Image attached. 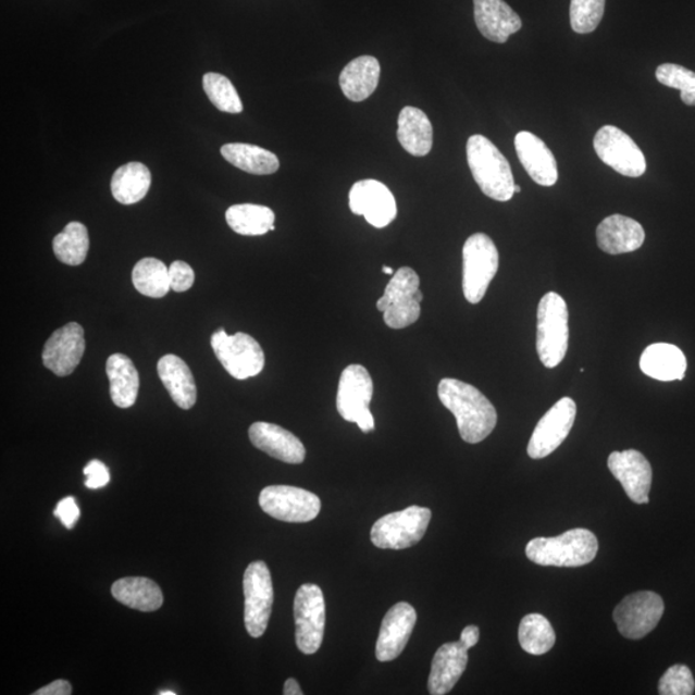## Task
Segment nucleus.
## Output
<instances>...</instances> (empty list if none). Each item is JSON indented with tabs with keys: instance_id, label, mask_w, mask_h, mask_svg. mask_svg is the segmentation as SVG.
I'll return each mask as SVG.
<instances>
[{
	"instance_id": "nucleus-41",
	"label": "nucleus",
	"mask_w": 695,
	"mask_h": 695,
	"mask_svg": "<svg viewBox=\"0 0 695 695\" xmlns=\"http://www.w3.org/2000/svg\"><path fill=\"white\" fill-rule=\"evenodd\" d=\"M172 290L184 293L191 289L195 283V272L186 262L175 261L170 266Z\"/></svg>"
},
{
	"instance_id": "nucleus-2",
	"label": "nucleus",
	"mask_w": 695,
	"mask_h": 695,
	"mask_svg": "<svg viewBox=\"0 0 695 695\" xmlns=\"http://www.w3.org/2000/svg\"><path fill=\"white\" fill-rule=\"evenodd\" d=\"M470 172L481 191L496 201L507 202L516 194L514 175L507 158L481 135L472 136L467 144Z\"/></svg>"
},
{
	"instance_id": "nucleus-28",
	"label": "nucleus",
	"mask_w": 695,
	"mask_h": 695,
	"mask_svg": "<svg viewBox=\"0 0 695 695\" xmlns=\"http://www.w3.org/2000/svg\"><path fill=\"white\" fill-rule=\"evenodd\" d=\"M397 137L412 157L423 158L433 147V126L424 111L407 107L398 116Z\"/></svg>"
},
{
	"instance_id": "nucleus-5",
	"label": "nucleus",
	"mask_w": 695,
	"mask_h": 695,
	"mask_svg": "<svg viewBox=\"0 0 695 695\" xmlns=\"http://www.w3.org/2000/svg\"><path fill=\"white\" fill-rule=\"evenodd\" d=\"M423 293L420 278L410 266H402L393 275L385 287L384 295L377 300V311L383 312L385 325L401 330L409 327L420 319Z\"/></svg>"
},
{
	"instance_id": "nucleus-13",
	"label": "nucleus",
	"mask_w": 695,
	"mask_h": 695,
	"mask_svg": "<svg viewBox=\"0 0 695 695\" xmlns=\"http://www.w3.org/2000/svg\"><path fill=\"white\" fill-rule=\"evenodd\" d=\"M594 149L604 164L624 177L638 178L647 171V160L634 139L613 125L596 133Z\"/></svg>"
},
{
	"instance_id": "nucleus-40",
	"label": "nucleus",
	"mask_w": 695,
	"mask_h": 695,
	"mask_svg": "<svg viewBox=\"0 0 695 695\" xmlns=\"http://www.w3.org/2000/svg\"><path fill=\"white\" fill-rule=\"evenodd\" d=\"M695 691V680L690 667L675 665L663 673L658 684L661 695H692Z\"/></svg>"
},
{
	"instance_id": "nucleus-31",
	"label": "nucleus",
	"mask_w": 695,
	"mask_h": 695,
	"mask_svg": "<svg viewBox=\"0 0 695 695\" xmlns=\"http://www.w3.org/2000/svg\"><path fill=\"white\" fill-rule=\"evenodd\" d=\"M151 187V172L142 163L132 161L115 171L111 178V193L123 206H133L146 198Z\"/></svg>"
},
{
	"instance_id": "nucleus-14",
	"label": "nucleus",
	"mask_w": 695,
	"mask_h": 695,
	"mask_svg": "<svg viewBox=\"0 0 695 695\" xmlns=\"http://www.w3.org/2000/svg\"><path fill=\"white\" fill-rule=\"evenodd\" d=\"M259 505L266 514L287 523H307L318 518L321 500L318 495L291 486L265 487Z\"/></svg>"
},
{
	"instance_id": "nucleus-9",
	"label": "nucleus",
	"mask_w": 695,
	"mask_h": 695,
	"mask_svg": "<svg viewBox=\"0 0 695 695\" xmlns=\"http://www.w3.org/2000/svg\"><path fill=\"white\" fill-rule=\"evenodd\" d=\"M374 383L368 369L361 364H349L342 372L336 409L344 420L356 423L363 433L375 430V420L369 409Z\"/></svg>"
},
{
	"instance_id": "nucleus-25",
	"label": "nucleus",
	"mask_w": 695,
	"mask_h": 695,
	"mask_svg": "<svg viewBox=\"0 0 695 695\" xmlns=\"http://www.w3.org/2000/svg\"><path fill=\"white\" fill-rule=\"evenodd\" d=\"M158 374L175 405L182 410H189L198 399V388L191 369L174 355H166L158 362Z\"/></svg>"
},
{
	"instance_id": "nucleus-48",
	"label": "nucleus",
	"mask_w": 695,
	"mask_h": 695,
	"mask_svg": "<svg viewBox=\"0 0 695 695\" xmlns=\"http://www.w3.org/2000/svg\"><path fill=\"white\" fill-rule=\"evenodd\" d=\"M159 694L160 695H175V693L172 692V691H166V692L163 691V692H159Z\"/></svg>"
},
{
	"instance_id": "nucleus-24",
	"label": "nucleus",
	"mask_w": 695,
	"mask_h": 695,
	"mask_svg": "<svg viewBox=\"0 0 695 695\" xmlns=\"http://www.w3.org/2000/svg\"><path fill=\"white\" fill-rule=\"evenodd\" d=\"M469 649L461 642L446 643L435 651L427 690L432 695L451 692L467 670Z\"/></svg>"
},
{
	"instance_id": "nucleus-20",
	"label": "nucleus",
	"mask_w": 695,
	"mask_h": 695,
	"mask_svg": "<svg viewBox=\"0 0 695 695\" xmlns=\"http://www.w3.org/2000/svg\"><path fill=\"white\" fill-rule=\"evenodd\" d=\"M516 150L524 170L537 185L551 187L557 184V160L543 139L531 132H519Z\"/></svg>"
},
{
	"instance_id": "nucleus-34",
	"label": "nucleus",
	"mask_w": 695,
	"mask_h": 695,
	"mask_svg": "<svg viewBox=\"0 0 695 695\" xmlns=\"http://www.w3.org/2000/svg\"><path fill=\"white\" fill-rule=\"evenodd\" d=\"M136 290L150 298H163L170 290V269L157 258H144L132 272Z\"/></svg>"
},
{
	"instance_id": "nucleus-8",
	"label": "nucleus",
	"mask_w": 695,
	"mask_h": 695,
	"mask_svg": "<svg viewBox=\"0 0 695 695\" xmlns=\"http://www.w3.org/2000/svg\"><path fill=\"white\" fill-rule=\"evenodd\" d=\"M212 348L232 377L247 381L255 377L264 369L265 357L261 344L245 333L228 335L226 330L220 328L212 335Z\"/></svg>"
},
{
	"instance_id": "nucleus-4",
	"label": "nucleus",
	"mask_w": 695,
	"mask_h": 695,
	"mask_svg": "<svg viewBox=\"0 0 695 695\" xmlns=\"http://www.w3.org/2000/svg\"><path fill=\"white\" fill-rule=\"evenodd\" d=\"M568 307L557 293H547L537 308V353L547 369H556L564 360L570 339Z\"/></svg>"
},
{
	"instance_id": "nucleus-23",
	"label": "nucleus",
	"mask_w": 695,
	"mask_h": 695,
	"mask_svg": "<svg viewBox=\"0 0 695 695\" xmlns=\"http://www.w3.org/2000/svg\"><path fill=\"white\" fill-rule=\"evenodd\" d=\"M596 240L599 248L610 256L626 255L642 248L645 231L633 218L613 214L596 228Z\"/></svg>"
},
{
	"instance_id": "nucleus-6",
	"label": "nucleus",
	"mask_w": 695,
	"mask_h": 695,
	"mask_svg": "<svg viewBox=\"0 0 695 695\" xmlns=\"http://www.w3.org/2000/svg\"><path fill=\"white\" fill-rule=\"evenodd\" d=\"M498 250L491 237L475 234L462 248V291L472 305H479L498 271Z\"/></svg>"
},
{
	"instance_id": "nucleus-43",
	"label": "nucleus",
	"mask_w": 695,
	"mask_h": 695,
	"mask_svg": "<svg viewBox=\"0 0 695 695\" xmlns=\"http://www.w3.org/2000/svg\"><path fill=\"white\" fill-rule=\"evenodd\" d=\"M54 516L60 518V521L66 529L72 530L80 518V510L79 507H77L75 498L72 496L63 498V500L59 502L58 508H55Z\"/></svg>"
},
{
	"instance_id": "nucleus-38",
	"label": "nucleus",
	"mask_w": 695,
	"mask_h": 695,
	"mask_svg": "<svg viewBox=\"0 0 695 695\" xmlns=\"http://www.w3.org/2000/svg\"><path fill=\"white\" fill-rule=\"evenodd\" d=\"M657 80L663 86L679 89L681 100L687 107H695V73L675 63H663L656 72Z\"/></svg>"
},
{
	"instance_id": "nucleus-15",
	"label": "nucleus",
	"mask_w": 695,
	"mask_h": 695,
	"mask_svg": "<svg viewBox=\"0 0 695 695\" xmlns=\"http://www.w3.org/2000/svg\"><path fill=\"white\" fill-rule=\"evenodd\" d=\"M575 415H578V406L573 399L570 397L559 399L538 421L533 431L526 447L530 458L539 460L556 451L570 435Z\"/></svg>"
},
{
	"instance_id": "nucleus-26",
	"label": "nucleus",
	"mask_w": 695,
	"mask_h": 695,
	"mask_svg": "<svg viewBox=\"0 0 695 695\" xmlns=\"http://www.w3.org/2000/svg\"><path fill=\"white\" fill-rule=\"evenodd\" d=\"M686 368L683 350L672 344H651L641 357L644 374L659 382L683 381Z\"/></svg>"
},
{
	"instance_id": "nucleus-19",
	"label": "nucleus",
	"mask_w": 695,
	"mask_h": 695,
	"mask_svg": "<svg viewBox=\"0 0 695 695\" xmlns=\"http://www.w3.org/2000/svg\"><path fill=\"white\" fill-rule=\"evenodd\" d=\"M417 621V610L409 603H398L388 610L376 642L377 661L390 662L401 656Z\"/></svg>"
},
{
	"instance_id": "nucleus-42",
	"label": "nucleus",
	"mask_w": 695,
	"mask_h": 695,
	"mask_svg": "<svg viewBox=\"0 0 695 695\" xmlns=\"http://www.w3.org/2000/svg\"><path fill=\"white\" fill-rule=\"evenodd\" d=\"M84 475L87 476L86 486L90 489H98L108 486L110 472L107 466L100 460H92L84 468Z\"/></svg>"
},
{
	"instance_id": "nucleus-45",
	"label": "nucleus",
	"mask_w": 695,
	"mask_h": 695,
	"mask_svg": "<svg viewBox=\"0 0 695 695\" xmlns=\"http://www.w3.org/2000/svg\"><path fill=\"white\" fill-rule=\"evenodd\" d=\"M481 631L479 626H467L462 630L460 642L466 645L468 649H472L480 642Z\"/></svg>"
},
{
	"instance_id": "nucleus-32",
	"label": "nucleus",
	"mask_w": 695,
	"mask_h": 695,
	"mask_svg": "<svg viewBox=\"0 0 695 695\" xmlns=\"http://www.w3.org/2000/svg\"><path fill=\"white\" fill-rule=\"evenodd\" d=\"M221 153L229 164L250 174L269 175L276 173L280 167L275 153L256 145L227 144L222 146Z\"/></svg>"
},
{
	"instance_id": "nucleus-47",
	"label": "nucleus",
	"mask_w": 695,
	"mask_h": 695,
	"mask_svg": "<svg viewBox=\"0 0 695 695\" xmlns=\"http://www.w3.org/2000/svg\"><path fill=\"white\" fill-rule=\"evenodd\" d=\"M383 272L386 273V275H395V271H393V269L388 265L383 266Z\"/></svg>"
},
{
	"instance_id": "nucleus-3",
	"label": "nucleus",
	"mask_w": 695,
	"mask_h": 695,
	"mask_svg": "<svg viewBox=\"0 0 695 695\" xmlns=\"http://www.w3.org/2000/svg\"><path fill=\"white\" fill-rule=\"evenodd\" d=\"M598 538L592 531L574 529L557 537H537L525 547V556L544 567H582L596 558Z\"/></svg>"
},
{
	"instance_id": "nucleus-16",
	"label": "nucleus",
	"mask_w": 695,
	"mask_h": 695,
	"mask_svg": "<svg viewBox=\"0 0 695 695\" xmlns=\"http://www.w3.org/2000/svg\"><path fill=\"white\" fill-rule=\"evenodd\" d=\"M349 208L356 215H363L371 226L384 228L396 220L397 202L390 189L382 182L363 179L349 191Z\"/></svg>"
},
{
	"instance_id": "nucleus-36",
	"label": "nucleus",
	"mask_w": 695,
	"mask_h": 695,
	"mask_svg": "<svg viewBox=\"0 0 695 695\" xmlns=\"http://www.w3.org/2000/svg\"><path fill=\"white\" fill-rule=\"evenodd\" d=\"M53 251L59 261L67 265H80L89 251L88 229L80 222L69 223L53 238Z\"/></svg>"
},
{
	"instance_id": "nucleus-7",
	"label": "nucleus",
	"mask_w": 695,
	"mask_h": 695,
	"mask_svg": "<svg viewBox=\"0 0 695 695\" xmlns=\"http://www.w3.org/2000/svg\"><path fill=\"white\" fill-rule=\"evenodd\" d=\"M432 519V510L413 507L390 512L372 525L371 541L378 549H409L423 539Z\"/></svg>"
},
{
	"instance_id": "nucleus-44",
	"label": "nucleus",
	"mask_w": 695,
	"mask_h": 695,
	"mask_svg": "<svg viewBox=\"0 0 695 695\" xmlns=\"http://www.w3.org/2000/svg\"><path fill=\"white\" fill-rule=\"evenodd\" d=\"M72 693L73 687L67 680H55L53 683L40 687L34 695H70Z\"/></svg>"
},
{
	"instance_id": "nucleus-30",
	"label": "nucleus",
	"mask_w": 695,
	"mask_h": 695,
	"mask_svg": "<svg viewBox=\"0 0 695 695\" xmlns=\"http://www.w3.org/2000/svg\"><path fill=\"white\" fill-rule=\"evenodd\" d=\"M111 594L125 607L154 612L163 607V592L157 582L146 578H125L117 580L111 587Z\"/></svg>"
},
{
	"instance_id": "nucleus-10",
	"label": "nucleus",
	"mask_w": 695,
	"mask_h": 695,
	"mask_svg": "<svg viewBox=\"0 0 695 695\" xmlns=\"http://www.w3.org/2000/svg\"><path fill=\"white\" fill-rule=\"evenodd\" d=\"M295 638L301 653L314 655L324 642L326 606L318 585H301L294 599Z\"/></svg>"
},
{
	"instance_id": "nucleus-37",
	"label": "nucleus",
	"mask_w": 695,
	"mask_h": 695,
	"mask_svg": "<svg viewBox=\"0 0 695 695\" xmlns=\"http://www.w3.org/2000/svg\"><path fill=\"white\" fill-rule=\"evenodd\" d=\"M202 88L210 102L218 110L228 112V114H240L243 112L241 98L228 77L216 73H208L202 77Z\"/></svg>"
},
{
	"instance_id": "nucleus-39",
	"label": "nucleus",
	"mask_w": 695,
	"mask_h": 695,
	"mask_svg": "<svg viewBox=\"0 0 695 695\" xmlns=\"http://www.w3.org/2000/svg\"><path fill=\"white\" fill-rule=\"evenodd\" d=\"M606 0H571L570 17L573 32L593 33L599 26Z\"/></svg>"
},
{
	"instance_id": "nucleus-27",
	"label": "nucleus",
	"mask_w": 695,
	"mask_h": 695,
	"mask_svg": "<svg viewBox=\"0 0 695 695\" xmlns=\"http://www.w3.org/2000/svg\"><path fill=\"white\" fill-rule=\"evenodd\" d=\"M378 79L381 63L372 55H361L343 69L339 84L348 100L362 102L375 92Z\"/></svg>"
},
{
	"instance_id": "nucleus-33",
	"label": "nucleus",
	"mask_w": 695,
	"mask_h": 695,
	"mask_svg": "<svg viewBox=\"0 0 695 695\" xmlns=\"http://www.w3.org/2000/svg\"><path fill=\"white\" fill-rule=\"evenodd\" d=\"M226 221L232 231L243 236H262L275 231V212L257 203H237L228 208Z\"/></svg>"
},
{
	"instance_id": "nucleus-21",
	"label": "nucleus",
	"mask_w": 695,
	"mask_h": 695,
	"mask_svg": "<svg viewBox=\"0 0 695 695\" xmlns=\"http://www.w3.org/2000/svg\"><path fill=\"white\" fill-rule=\"evenodd\" d=\"M251 444L271 458L286 463H301L306 460V447L293 433L276 424L258 421L250 426Z\"/></svg>"
},
{
	"instance_id": "nucleus-46",
	"label": "nucleus",
	"mask_w": 695,
	"mask_h": 695,
	"mask_svg": "<svg viewBox=\"0 0 695 695\" xmlns=\"http://www.w3.org/2000/svg\"><path fill=\"white\" fill-rule=\"evenodd\" d=\"M284 694L285 695H301L303 694V691H301L300 685L298 684V681L295 679H287L285 686H284Z\"/></svg>"
},
{
	"instance_id": "nucleus-1",
	"label": "nucleus",
	"mask_w": 695,
	"mask_h": 695,
	"mask_svg": "<svg viewBox=\"0 0 695 695\" xmlns=\"http://www.w3.org/2000/svg\"><path fill=\"white\" fill-rule=\"evenodd\" d=\"M442 405L456 418L462 440L475 445L486 439L497 424L495 406L480 389L458 378H442L438 385Z\"/></svg>"
},
{
	"instance_id": "nucleus-29",
	"label": "nucleus",
	"mask_w": 695,
	"mask_h": 695,
	"mask_svg": "<svg viewBox=\"0 0 695 695\" xmlns=\"http://www.w3.org/2000/svg\"><path fill=\"white\" fill-rule=\"evenodd\" d=\"M107 374L112 402L119 409H129L136 404L139 390V375L135 363L128 356L112 355L108 358Z\"/></svg>"
},
{
	"instance_id": "nucleus-22",
	"label": "nucleus",
	"mask_w": 695,
	"mask_h": 695,
	"mask_svg": "<svg viewBox=\"0 0 695 695\" xmlns=\"http://www.w3.org/2000/svg\"><path fill=\"white\" fill-rule=\"evenodd\" d=\"M476 27L494 44H507L510 35L522 29V20L504 0H474Z\"/></svg>"
},
{
	"instance_id": "nucleus-18",
	"label": "nucleus",
	"mask_w": 695,
	"mask_h": 695,
	"mask_svg": "<svg viewBox=\"0 0 695 695\" xmlns=\"http://www.w3.org/2000/svg\"><path fill=\"white\" fill-rule=\"evenodd\" d=\"M608 468L622 484L631 501L638 505L649 502L653 473L649 461L642 452L636 449L612 452L608 458Z\"/></svg>"
},
{
	"instance_id": "nucleus-12",
	"label": "nucleus",
	"mask_w": 695,
	"mask_h": 695,
	"mask_svg": "<svg viewBox=\"0 0 695 695\" xmlns=\"http://www.w3.org/2000/svg\"><path fill=\"white\" fill-rule=\"evenodd\" d=\"M663 613L665 603L661 596L653 592H637L618 604L613 620L622 636L641 641L658 626Z\"/></svg>"
},
{
	"instance_id": "nucleus-49",
	"label": "nucleus",
	"mask_w": 695,
	"mask_h": 695,
	"mask_svg": "<svg viewBox=\"0 0 695 695\" xmlns=\"http://www.w3.org/2000/svg\"><path fill=\"white\" fill-rule=\"evenodd\" d=\"M514 189H516V194H519V193H521V191H522L521 186H518V185H516V188H514Z\"/></svg>"
},
{
	"instance_id": "nucleus-11",
	"label": "nucleus",
	"mask_w": 695,
	"mask_h": 695,
	"mask_svg": "<svg viewBox=\"0 0 695 695\" xmlns=\"http://www.w3.org/2000/svg\"><path fill=\"white\" fill-rule=\"evenodd\" d=\"M245 626L251 637L264 635L272 613L273 584L262 560L249 564L244 574Z\"/></svg>"
},
{
	"instance_id": "nucleus-17",
	"label": "nucleus",
	"mask_w": 695,
	"mask_h": 695,
	"mask_svg": "<svg viewBox=\"0 0 695 695\" xmlns=\"http://www.w3.org/2000/svg\"><path fill=\"white\" fill-rule=\"evenodd\" d=\"M86 352V338L84 328L70 322V324L55 330L46 343L44 349L45 367L58 376L72 375L77 364Z\"/></svg>"
},
{
	"instance_id": "nucleus-35",
	"label": "nucleus",
	"mask_w": 695,
	"mask_h": 695,
	"mask_svg": "<svg viewBox=\"0 0 695 695\" xmlns=\"http://www.w3.org/2000/svg\"><path fill=\"white\" fill-rule=\"evenodd\" d=\"M519 644L533 656H543L556 645L557 635L546 617L538 613L526 615L518 630Z\"/></svg>"
}]
</instances>
